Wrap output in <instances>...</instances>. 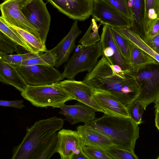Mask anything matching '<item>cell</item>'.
<instances>
[{"label": "cell", "mask_w": 159, "mask_h": 159, "mask_svg": "<svg viewBox=\"0 0 159 159\" xmlns=\"http://www.w3.org/2000/svg\"><path fill=\"white\" fill-rule=\"evenodd\" d=\"M155 126L159 130V112H155Z\"/></svg>", "instance_id": "39"}, {"label": "cell", "mask_w": 159, "mask_h": 159, "mask_svg": "<svg viewBox=\"0 0 159 159\" xmlns=\"http://www.w3.org/2000/svg\"><path fill=\"white\" fill-rule=\"evenodd\" d=\"M78 21L75 20L69 32L57 45L49 50L55 57L56 68H58L68 61L71 54L75 47L76 40L82 33L78 27Z\"/></svg>", "instance_id": "14"}, {"label": "cell", "mask_w": 159, "mask_h": 159, "mask_svg": "<svg viewBox=\"0 0 159 159\" xmlns=\"http://www.w3.org/2000/svg\"><path fill=\"white\" fill-rule=\"evenodd\" d=\"M93 18L100 25H107L111 27L131 29L130 21L119 12L101 0H94Z\"/></svg>", "instance_id": "11"}, {"label": "cell", "mask_w": 159, "mask_h": 159, "mask_svg": "<svg viewBox=\"0 0 159 159\" xmlns=\"http://www.w3.org/2000/svg\"><path fill=\"white\" fill-rule=\"evenodd\" d=\"M146 107L138 98L127 107L131 119L138 125L143 122L142 116Z\"/></svg>", "instance_id": "29"}, {"label": "cell", "mask_w": 159, "mask_h": 159, "mask_svg": "<svg viewBox=\"0 0 159 159\" xmlns=\"http://www.w3.org/2000/svg\"><path fill=\"white\" fill-rule=\"evenodd\" d=\"M159 34V19L156 21L148 34L143 39L153 37Z\"/></svg>", "instance_id": "37"}, {"label": "cell", "mask_w": 159, "mask_h": 159, "mask_svg": "<svg viewBox=\"0 0 159 159\" xmlns=\"http://www.w3.org/2000/svg\"><path fill=\"white\" fill-rule=\"evenodd\" d=\"M21 95L37 107L59 108L68 101L70 95L58 83L39 86L28 85Z\"/></svg>", "instance_id": "4"}, {"label": "cell", "mask_w": 159, "mask_h": 159, "mask_svg": "<svg viewBox=\"0 0 159 159\" xmlns=\"http://www.w3.org/2000/svg\"><path fill=\"white\" fill-rule=\"evenodd\" d=\"M28 85L39 86L58 83L63 80L61 73L52 66H15Z\"/></svg>", "instance_id": "7"}, {"label": "cell", "mask_w": 159, "mask_h": 159, "mask_svg": "<svg viewBox=\"0 0 159 159\" xmlns=\"http://www.w3.org/2000/svg\"><path fill=\"white\" fill-rule=\"evenodd\" d=\"M70 18L84 21L93 11L94 0H47Z\"/></svg>", "instance_id": "10"}, {"label": "cell", "mask_w": 159, "mask_h": 159, "mask_svg": "<svg viewBox=\"0 0 159 159\" xmlns=\"http://www.w3.org/2000/svg\"><path fill=\"white\" fill-rule=\"evenodd\" d=\"M89 159L85 155L82 150L77 154L75 155L72 159Z\"/></svg>", "instance_id": "38"}, {"label": "cell", "mask_w": 159, "mask_h": 159, "mask_svg": "<svg viewBox=\"0 0 159 159\" xmlns=\"http://www.w3.org/2000/svg\"><path fill=\"white\" fill-rule=\"evenodd\" d=\"M111 28L117 47L122 56L129 65L130 42L115 28L111 27Z\"/></svg>", "instance_id": "27"}, {"label": "cell", "mask_w": 159, "mask_h": 159, "mask_svg": "<svg viewBox=\"0 0 159 159\" xmlns=\"http://www.w3.org/2000/svg\"><path fill=\"white\" fill-rule=\"evenodd\" d=\"M58 83L70 95L73 100H77L97 111L103 112L93 97V89L83 81L67 79Z\"/></svg>", "instance_id": "12"}, {"label": "cell", "mask_w": 159, "mask_h": 159, "mask_svg": "<svg viewBox=\"0 0 159 159\" xmlns=\"http://www.w3.org/2000/svg\"><path fill=\"white\" fill-rule=\"evenodd\" d=\"M78 46L64 67L61 73L64 78L74 80L80 72H91L97 65L98 58L102 55L100 41L88 47L80 45Z\"/></svg>", "instance_id": "5"}, {"label": "cell", "mask_w": 159, "mask_h": 159, "mask_svg": "<svg viewBox=\"0 0 159 159\" xmlns=\"http://www.w3.org/2000/svg\"><path fill=\"white\" fill-rule=\"evenodd\" d=\"M143 14L142 20L143 39L148 34L159 19V0H143Z\"/></svg>", "instance_id": "20"}, {"label": "cell", "mask_w": 159, "mask_h": 159, "mask_svg": "<svg viewBox=\"0 0 159 159\" xmlns=\"http://www.w3.org/2000/svg\"><path fill=\"white\" fill-rule=\"evenodd\" d=\"M77 130L81 138L83 146H95L105 150L115 146L107 137L87 125L78 126Z\"/></svg>", "instance_id": "17"}, {"label": "cell", "mask_w": 159, "mask_h": 159, "mask_svg": "<svg viewBox=\"0 0 159 159\" xmlns=\"http://www.w3.org/2000/svg\"><path fill=\"white\" fill-rule=\"evenodd\" d=\"M0 31L28 52H32L31 50L21 36L8 26L3 19L0 17Z\"/></svg>", "instance_id": "26"}, {"label": "cell", "mask_w": 159, "mask_h": 159, "mask_svg": "<svg viewBox=\"0 0 159 159\" xmlns=\"http://www.w3.org/2000/svg\"><path fill=\"white\" fill-rule=\"evenodd\" d=\"M130 42L143 50L159 63V54L149 46L141 37L131 28H115Z\"/></svg>", "instance_id": "22"}, {"label": "cell", "mask_w": 159, "mask_h": 159, "mask_svg": "<svg viewBox=\"0 0 159 159\" xmlns=\"http://www.w3.org/2000/svg\"><path fill=\"white\" fill-rule=\"evenodd\" d=\"M84 125L104 135L116 147L135 153L136 142L139 137V127L130 117L104 114L102 117Z\"/></svg>", "instance_id": "3"}, {"label": "cell", "mask_w": 159, "mask_h": 159, "mask_svg": "<svg viewBox=\"0 0 159 159\" xmlns=\"http://www.w3.org/2000/svg\"><path fill=\"white\" fill-rule=\"evenodd\" d=\"M131 12V29L135 31L138 25L142 28V13L143 0H126Z\"/></svg>", "instance_id": "25"}, {"label": "cell", "mask_w": 159, "mask_h": 159, "mask_svg": "<svg viewBox=\"0 0 159 159\" xmlns=\"http://www.w3.org/2000/svg\"><path fill=\"white\" fill-rule=\"evenodd\" d=\"M31 0H5L0 5V17L6 23L29 32L41 41L37 30L29 22L22 11L23 7Z\"/></svg>", "instance_id": "9"}, {"label": "cell", "mask_w": 159, "mask_h": 159, "mask_svg": "<svg viewBox=\"0 0 159 159\" xmlns=\"http://www.w3.org/2000/svg\"><path fill=\"white\" fill-rule=\"evenodd\" d=\"M111 159H138L135 153L120 148L115 146L111 147L106 150Z\"/></svg>", "instance_id": "33"}, {"label": "cell", "mask_w": 159, "mask_h": 159, "mask_svg": "<svg viewBox=\"0 0 159 159\" xmlns=\"http://www.w3.org/2000/svg\"><path fill=\"white\" fill-rule=\"evenodd\" d=\"M18 45L0 31V54H12L14 52L19 53Z\"/></svg>", "instance_id": "32"}, {"label": "cell", "mask_w": 159, "mask_h": 159, "mask_svg": "<svg viewBox=\"0 0 159 159\" xmlns=\"http://www.w3.org/2000/svg\"><path fill=\"white\" fill-rule=\"evenodd\" d=\"M59 108L61 111L59 113L64 115L65 120L72 125L80 122L85 124L96 118L95 112L97 111L83 103L70 105L65 104Z\"/></svg>", "instance_id": "16"}, {"label": "cell", "mask_w": 159, "mask_h": 159, "mask_svg": "<svg viewBox=\"0 0 159 159\" xmlns=\"http://www.w3.org/2000/svg\"><path fill=\"white\" fill-rule=\"evenodd\" d=\"M102 47L109 46L113 50L114 54L111 65H117L122 70L131 69L130 66L120 52L114 40L111 27L104 25L100 41Z\"/></svg>", "instance_id": "19"}, {"label": "cell", "mask_w": 159, "mask_h": 159, "mask_svg": "<svg viewBox=\"0 0 159 159\" xmlns=\"http://www.w3.org/2000/svg\"><path fill=\"white\" fill-rule=\"evenodd\" d=\"M24 101L16 100L15 101H6L1 100L0 105L4 107H8L21 109L25 107L23 104Z\"/></svg>", "instance_id": "36"}, {"label": "cell", "mask_w": 159, "mask_h": 159, "mask_svg": "<svg viewBox=\"0 0 159 159\" xmlns=\"http://www.w3.org/2000/svg\"><path fill=\"white\" fill-rule=\"evenodd\" d=\"M134 73L140 91L139 99L147 107L159 95V63L147 65Z\"/></svg>", "instance_id": "6"}, {"label": "cell", "mask_w": 159, "mask_h": 159, "mask_svg": "<svg viewBox=\"0 0 159 159\" xmlns=\"http://www.w3.org/2000/svg\"><path fill=\"white\" fill-rule=\"evenodd\" d=\"M101 0L119 12L124 17L129 20L131 23L132 16L126 0Z\"/></svg>", "instance_id": "31"}, {"label": "cell", "mask_w": 159, "mask_h": 159, "mask_svg": "<svg viewBox=\"0 0 159 159\" xmlns=\"http://www.w3.org/2000/svg\"><path fill=\"white\" fill-rule=\"evenodd\" d=\"M56 152L61 159H72L79 154L83 147L81 138L77 131L63 129L58 132Z\"/></svg>", "instance_id": "13"}, {"label": "cell", "mask_w": 159, "mask_h": 159, "mask_svg": "<svg viewBox=\"0 0 159 159\" xmlns=\"http://www.w3.org/2000/svg\"><path fill=\"white\" fill-rule=\"evenodd\" d=\"M82 150L89 159H111L106 150L100 148L84 146Z\"/></svg>", "instance_id": "34"}, {"label": "cell", "mask_w": 159, "mask_h": 159, "mask_svg": "<svg viewBox=\"0 0 159 159\" xmlns=\"http://www.w3.org/2000/svg\"><path fill=\"white\" fill-rule=\"evenodd\" d=\"M40 65H49L55 66V57L49 50H47L44 54L25 60L20 62L17 65L30 66Z\"/></svg>", "instance_id": "28"}, {"label": "cell", "mask_w": 159, "mask_h": 159, "mask_svg": "<svg viewBox=\"0 0 159 159\" xmlns=\"http://www.w3.org/2000/svg\"><path fill=\"white\" fill-rule=\"evenodd\" d=\"M159 63L143 50L130 42L129 65L135 73L147 65Z\"/></svg>", "instance_id": "21"}, {"label": "cell", "mask_w": 159, "mask_h": 159, "mask_svg": "<svg viewBox=\"0 0 159 159\" xmlns=\"http://www.w3.org/2000/svg\"><path fill=\"white\" fill-rule=\"evenodd\" d=\"M6 24L21 36L28 44L32 52L40 53L41 52H45L47 50L45 45H44L39 39L31 33L12 25Z\"/></svg>", "instance_id": "23"}, {"label": "cell", "mask_w": 159, "mask_h": 159, "mask_svg": "<svg viewBox=\"0 0 159 159\" xmlns=\"http://www.w3.org/2000/svg\"><path fill=\"white\" fill-rule=\"evenodd\" d=\"M64 120L54 116L36 121L26 129L21 143L15 147L11 159H49L56 152L57 131Z\"/></svg>", "instance_id": "2"}, {"label": "cell", "mask_w": 159, "mask_h": 159, "mask_svg": "<svg viewBox=\"0 0 159 159\" xmlns=\"http://www.w3.org/2000/svg\"><path fill=\"white\" fill-rule=\"evenodd\" d=\"M97 21L92 18L90 25L86 32L79 42L80 45L88 47L96 44L100 41V37L99 34L98 26Z\"/></svg>", "instance_id": "24"}, {"label": "cell", "mask_w": 159, "mask_h": 159, "mask_svg": "<svg viewBox=\"0 0 159 159\" xmlns=\"http://www.w3.org/2000/svg\"><path fill=\"white\" fill-rule=\"evenodd\" d=\"M155 106L154 108L155 109V112H159V95L157 98L154 101Z\"/></svg>", "instance_id": "40"}, {"label": "cell", "mask_w": 159, "mask_h": 159, "mask_svg": "<svg viewBox=\"0 0 159 159\" xmlns=\"http://www.w3.org/2000/svg\"><path fill=\"white\" fill-rule=\"evenodd\" d=\"M83 81L93 90L107 93L115 97L127 108L138 99L139 86L134 73L129 69L117 73L103 55Z\"/></svg>", "instance_id": "1"}, {"label": "cell", "mask_w": 159, "mask_h": 159, "mask_svg": "<svg viewBox=\"0 0 159 159\" xmlns=\"http://www.w3.org/2000/svg\"><path fill=\"white\" fill-rule=\"evenodd\" d=\"M143 39L149 46L159 54V34L154 36Z\"/></svg>", "instance_id": "35"}, {"label": "cell", "mask_w": 159, "mask_h": 159, "mask_svg": "<svg viewBox=\"0 0 159 159\" xmlns=\"http://www.w3.org/2000/svg\"><path fill=\"white\" fill-rule=\"evenodd\" d=\"M22 11L29 22L37 30L40 40L45 45L51 22L46 3L43 0H31Z\"/></svg>", "instance_id": "8"}, {"label": "cell", "mask_w": 159, "mask_h": 159, "mask_svg": "<svg viewBox=\"0 0 159 159\" xmlns=\"http://www.w3.org/2000/svg\"><path fill=\"white\" fill-rule=\"evenodd\" d=\"M0 81L13 86L21 93L26 89L28 85L15 66L1 61H0Z\"/></svg>", "instance_id": "18"}, {"label": "cell", "mask_w": 159, "mask_h": 159, "mask_svg": "<svg viewBox=\"0 0 159 159\" xmlns=\"http://www.w3.org/2000/svg\"><path fill=\"white\" fill-rule=\"evenodd\" d=\"M93 94L104 114L119 117H129L127 108L111 95L104 92L93 89Z\"/></svg>", "instance_id": "15"}, {"label": "cell", "mask_w": 159, "mask_h": 159, "mask_svg": "<svg viewBox=\"0 0 159 159\" xmlns=\"http://www.w3.org/2000/svg\"><path fill=\"white\" fill-rule=\"evenodd\" d=\"M39 53L28 52L17 54H0V61L14 66L17 65L21 62L32 57H37Z\"/></svg>", "instance_id": "30"}, {"label": "cell", "mask_w": 159, "mask_h": 159, "mask_svg": "<svg viewBox=\"0 0 159 159\" xmlns=\"http://www.w3.org/2000/svg\"><path fill=\"white\" fill-rule=\"evenodd\" d=\"M157 159H159V155L157 157Z\"/></svg>", "instance_id": "41"}]
</instances>
